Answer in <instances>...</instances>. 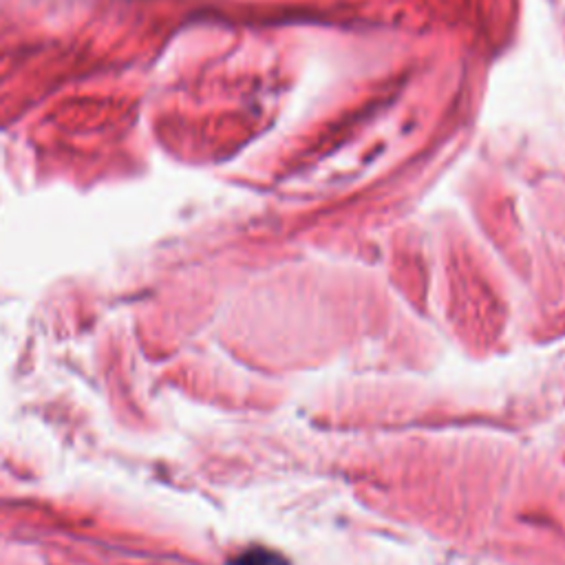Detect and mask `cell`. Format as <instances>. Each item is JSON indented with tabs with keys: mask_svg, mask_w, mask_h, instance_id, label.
Returning a JSON list of instances; mask_svg holds the SVG:
<instances>
[{
	"mask_svg": "<svg viewBox=\"0 0 565 565\" xmlns=\"http://www.w3.org/2000/svg\"><path fill=\"white\" fill-rule=\"evenodd\" d=\"M233 565H287V563L276 552H270V550H263V548H255V550H248V552L239 554V558Z\"/></svg>",
	"mask_w": 565,
	"mask_h": 565,
	"instance_id": "obj_1",
	"label": "cell"
}]
</instances>
